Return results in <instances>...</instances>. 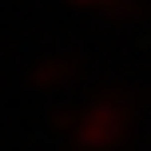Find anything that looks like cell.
I'll use <instances>...</instances> for the list:
<instances>
[{"label":"cell","instance_id":"1","mask_svg":"<svg viewBox=\"0 0 151 151\" xmlns=\"http://www.w3.org/2000/svg\"><path fill=\"white\" fill-rule=\"evenodd\" d=\"M131 131V104H123L119 96L96 99L76 123V147L80 151H107L123 143V135Z\"/></svg>","mask_w":151,"mask_h":151},{"label":"cell","instance_id":"2","mask_svg":"<svg viewBox=\"0 0 151 151\" xmlns=\"http://www.w3.org/2000/svg\"><path fill=\"white\" fill-rule=\"evenodd\" d=\"M64 80H72V64H64V60L40 64V72H36V83H44V88H52V83H64Z\"/></svg>","mask_w":151,"mask_h":151},{"label":"cell","instance_id":"3","mask_svg":"<svg viewBox=\"0 0 151 151\" xmlns=\"http://www.w3.org/2000/svg\"><path fill=\"white\" fill-rule=\"evenodd\" d=\"M80 8H99V12H127L135 0H72Z\"/></svg>","mask_w":151,"mask_h":151}]
</instances>
